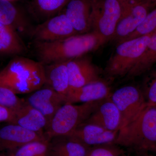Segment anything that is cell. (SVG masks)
<instances>
[{"mask_svg": "<svg viewBox=\"0 0 156 156\" xmlns=\"http://www.w3.org/2000/svg\"><path fill=\"white\" fill-rule=\"evenodd\" d=\"M32 93L25 101L45 117L48 126L56 112L66 104V98L46 85Z\"/></svg>", "mask_w": 156, "mask_h": 156, "instance_id": "obj_11", "label": "cell"}, {"mask_svg": "<svg viewBox=\"0 0 156 156\" xmlns=\"http://www.w3.org/2000/svg\"><path fill=\"white\" fill-rule=\"evenodd\" d=\"M115 144L140 156L156 154V105L147 107L134 121L121 128Z\"/></svg>", "mask_w": 156, "mask_h": 156, "instance_id": "obj_2", "label": "cell"}, {"mask_svg": "<svg viewBox=\"0 0 156 156\" xmlns=\"http://www.w3.org/2000/svg\"><path fill=\"white\" fill-rule=\"evenodd\" d=\"M154 5L144 0H126L122 15L111 41L117 44L134 32Z\"/></svg>", "mask_w": 156, "mask_h": 156, "instance_id": "obj_8", "label": "cell"}, {"mask_svg": "<svg viewBox=\"0 0 156 156\" xmlns=\"http://www.w3.org/2000/svg\"><path fill=\"white\" fill-rule=\"evenodd\" d=\"M69 0H30L29 9L31 14L42 21L57 15Z\"/></svg>", "mask_w": 156, "mask_h": 156, "instance_id": "obj_22", "label": "cell"}, {"mask_svg": "<svg viewBox=\"0 0 156 156\" xmlns=\"http://www.w3.org/2000/svg\"><path fill=\"white\" fill-rule=\"evenodd\" d=\"M0 156H2V155H0Z\"/></svg>", "mask_w": 156, "mask_h": 156, "instance_id": "obj_34", "label": "cell"}, {"mask_svg": "<svg viewBox=\"0 0 156 156\" xmlns=\"http://www.w3.org/2000/svg\"><path fill=\"white\" fill-rule=\"evenodd\" d=\"M27 52L22 38L12 29L0 22V56L20 55Z\"/></svg>", "mask_w": 156, "mask_h": 156, "instance_id": "obj_21", "label": "cell"}, {"mask_svg": "<svg viewBox=\"0 0 156 156\" xmlns=\"http://www.w3.org/2000/svg\"><path fill=\"white\" fill-rule=\"evenodd\" d=\"M144 1L149 2L152 3V4H156V0H144Z\"/></svg>", "mask_w": 156, "mask_h": 156, "instance_id": "obj_30", "label": "cell"}, {"mask_svg": "<svg viewBox=\"0 0 156 156\" xmlns=\"http://www.w3.org/2000/svg\"><path fill=\"white\" fill-rule=\"evenodd\" d=\"M143 82L141 91L147 106L156 105V64L148 71Z\"/></svg>", "mask_w": 156, "mask_h": 156, "instance_id": "obj_25", "label": "cell"}, {"mask_svg": "<svg viewBox=\"0 0 156 156\" xmlns=\"http://www.w3.org/2000/svg\"><path fill=\"white\" fill-rule=\"evenodd\" d=\"M126 152L116 144H105L91 147L86 156H122Z\"/></svg>", "mask_w": 156, "mask_h": 156, "instance_id": "obj_27", "label": "cell"}, {"mask_svg": "<svg viewBox=\"0 0 156 156\" xmlns=\"http://www.w3.org/2000/svg\"><path fill=\"white\" fill-rule=\"evenodd\" d=\"M7 1H11V2H13V1H15V0H7Z\"/></svg>", "mask_w": 156, "mask_h": 156, "instance_id": "obj_33", "label": "cell"}, {"mask_svg": "<svg viewBox=\"0 0 156 156\" xmlns=\"http://www.w3.org/2000/svg\"><path fill=\"white\" fill-rule=\"evenodd\" d=\"M84 122L97 125L110 131H119L122 126V119L119 111L110 96L104 99Z\"/></svg>", "mask_w": 156, "mask_h": 156, "instance_id": "obj_17", "label": "cell"}, {"mask_svg": "<svg viewBox=\"0 0 156 156\" xmlns=\"http://www.w3.org/2000/svg\"><path fill=\"white\" fill-rule=\"evenodd\" d=\"M112 93L108 81L102 80L76 89H70L66 103H83L102 100L109 97Z\"/></svg>", "mask_w": 156, "mask_h": 156, "instance_id": "obj_14", "label": "cell"}, {"mask_svg": "<svg viewBox=\"0 0 156 156\" xmlns=\"http://www.w3.org/2000/svg\"><path fill=\"white\" fill-rule=\"evenodd\" d=\"M12 2L0 0V22L12 29L22 38L30 37L34 26L24 11Z\"/></svg>", "mask_w": 156, "mask_h": 156, "instance_id": "obj_12", "label": "cell"}, {"mask_svg": "<svg viewBox=\"0 0 156 156\" xmlns=\"http://www.w3.org/2000/svg\"><path fill=\"white\" fill-rule=\"evenodd\" d=\"M154 33L117 44L104 70L106 79L112 80L126 77L145 51Z\"/></svg>", "mask_w": 156, "mask_h": 156, "instance_id": "obj_4", "label": "cell"}, {"mask_svg": "<svg viewBox=\"0 0 156 156\" xmlns=\"http://www.w3.org/2000/svg\"><path fill=\"white\" fill-rule=\"evenodd\" d=\"M24 101V99L19 98L11 89L0 84V104L16 111L21 107Z\"/></svg>", "mask_w": 156, "mask_h": 156, "instance_id": "obj_28", "label": "cell"}, {"mask_svg": "<svg viewBox=\"0 0 156 156\" xmlns=\"http://www.w3.org/2000/svg\"><path fill=\"white\" fill-rule=\"evenodd\" d=\"M156 64V32L151 38L146 50L133 68L126 76L131 80L146 73Z\"/></svg>", "mask_w": 156, "mask_h": 156, "instance_id": "obj_23", "label": "cell"}, {"mask_svg": "<svg viewBox=\"0 0 156 156\" xmlns=\"http://www.w3.org/2000/svg\"><path fill=\"white\" fill-rule=\"evenodd\" d=\"M143 156H156L155 155L152 154H146L144 155Z\"/></svg>", "mask_w": 156, "mask_h": 156, "instance_id": "obj_31", "label": "cell"}, {"mask_svg": "<svg viewBox=\"0 0 156 156\" xmlns=\"http://www.w3.org/2000/svg\"><path fill=\"white\" fill-rule=\"evenodd\" d=\"M155 32H156V8L151 12H149L142 23L138 26L134 32L129 35L128 36L121 42L128 41V40L143 36L147 35L150 34L154 33Z\"/></svg>", "mask_w": 156, "mask_h": 156, "instance_id": "obj_26", "label": "cell"}, {"mask_svg": "<svg viewBox=\"0 0 156 156\" xmlns=\"http://www.w3.org/2000/svg\"><path fill=\"white\" fill-rule=\"evenodd\" d=\"M45 84L66 98L69 90L66 62L44 65Z\"/></svg>", "mask_w": 156, "mask_h": 156, "instance_id": "obj_19", "label": "cell"}, {"mask_svg": "<svg viewBox=\"0 0 156 156\" xmlns=\"http://www.w3.org/2000/svg\"><path fill=\"white\" fill-rule=\"evenodd\" d=\"M122 156H131L129 154H127V153H125V154H123Z\"/></svg>", "mask_w": 156, "mask_h": 156, "instance_id": "obj_32", "label": "cell"}, {"mask_svg": "<svg viewBox=\"0 0 156 156\" xmlns=\"http://www.w3.org/2000/svg\"><path fill=\"white\" fill-rule=\"evenodd\" d=\"M0 84L16 94L34 92L44 85V65L39 61L16 56L0 71Z\"/></svg>", "mask_w": 156, "mask_h": 156, "instance_id": "obj_3", "label": "cell"}, {"mask_svg": "<svg viewBox=\"0 0 156 156\" xmlns=\"http://www.w3.org/2000/svg\"><path fill=\"white\" fill-rule=\"evenodd\" d=\"M12 124H17L46 137L45 133L48 127L47 119L39 111L27 103L25 99L21 107L15 112Z\"/></svg>", "mask_w": 156, "mask_h": 156, "instance_id": "obj_18", "label": "cell"}, {"mask_svg": "<svg viewBox=\"0 0 156 156\" xmlns=\"http://www.w3.org/2000/svg\"><path fill=\"white\" fill-rule=\"evenodd\" d=\"M64 12L78 34L91 32L92 0H69Z\"/></svg>", "mask_w": 156, "mask_h": 156, "instance_id": "obj_15", "label": "cell"}, {"mask_svg": "<svg viewBox=\"0 0 156 156\" xmlns=\"http://www.w3.org/2000/svg\"><path fill=\"white\" fill-rule=\"evenodd\" d=\"M125 0H92L91 31L103 44L112 41L122 15Z\"/></svg>", "mask_w": 156, "mask_h": 156, "instance_id": "obj_6", "label": "cell"}, {"mask_svg": "<svg viewBox=\"0 0 156 156\" xmlns=\"http://www.w3.org/2000/svg\"><path fill=\"white\" fill-rule=\"evenodd\" d=\"M119 131H110L97 125L84 122L70 135L91 147L105 144L115 143Z\"/></svg>", "mask_w": 156, "mask_h": 156, "instance_id": "obj_16", "label": "cell"}, {"mask_svg": "<svg viewBox=\"0 0 156 156\" xmlns=\"http://www.w3.org/2000/svg\"><path fill=\"white\" fill-rule=\"evenodd\" d=\"M15 112L0 104V122L12 124Z\"/></svg>", "mask_w": 156, "mask_h": 156, "instance_id": "obj_29", "label": "cell"}, {"mask_svg": "<svg viewBox=\"0 0 156 156\" xmlns=\"http://www.w3.org/2000/svg\"><path fill=\"white\" fill-rule=\"evenodd\" d=\"M113 102L119 111L121 128L136 119L147 107L141 89L134 85H127L112 92Z\"/></svg>", "mask_w": 156, "mask_h": 156, "instance_id": "obj_7", "label": "cell"}, {"mask_svg": "<svg viewBox=\"0 0 156 156\" xmlns=\"http://www.w3.org/2000/svg\"><path fill=\"white\" fill-rule=\"evenodd\" d=\"M44 136L14 124L0 128V151L14 150L29 143L44 140Z\"/></svg>", "mask_w": 156, "mask_h": 156, "instance_id": "obj_13", "label": "cell"}, {"mask_svg": "<svg viewBox=\"0 0 156 156\" xmlns=\"http://www.w3.org/2000/svg\"><path fill=\"white\" fill-rule=\"evenodd\" d=\"M104 44L93 32L79 34L53 42H34L35 52L43 65L67 62L86 55Z\"/></svg>", "mask_w": 156, "mask_h": 156, "instance_id": "obj_1", "label": "cell"}, {"mask_svg": "<svg viewBox=\"0 0 156 156\" xmlns=\"http://www.w3.org/2000/svg\"><path fill=\"white\" fill-rule=\"evenodd\" d=\"M69 89L103 80L101 72L90 58L84 56L66 62Z\"/></svg>", "mask_w": 156, "mask_h": 156, "instance_id": "obj_10", "label": "cell"}, {"mask_svg": "<svg viewBox=\"0 0 156 156\" xmlns=\"http://www.w3.org/2000/svg\"><path fill=\"white\" fill-rule=\"evenodd\" d=\"M90 147L71 135L56 136L49 140L48 156H86Z\"/></svg>", "mask_w": 156, "mask_h": 156, "instance_id": "obj_20", "label": "cell"}, {"mask_svg": "<svg viewBox=\"0 0 156 156\" xmlns=\"http://www.w3.org/2000/svg\"><path fill=\"white\" fill-rule=\"evenodd\" d=\"M76 34H79L63 13L34 26L30 38L34 42H53Z\"/></svg>", "mask_w": 156, "mask_h": 156, "instance_id": "obj_9", "label": "cell"}, {"mask_svg": "<svg viewBox=\"0 0 156 156\" xmlns=\"http://www.w3.org/2000/svg\"><path fill=\"white\" fill-rule=\"evenodd\" d=\"M49 140H37L17 148L9 156H48Z\"/></svg>", "mask_w": 156, "mask_h": 156, "instance_id": "obj_24", "label": "cell"}, {"mask_svg": "<svg viewBox=\"0 0 156 156\" xmlns=\"http://www.w3.org/2000/svg\"><path fill=\"white\" fill-rule=\"evenodd\" d=\"M104 99L79 105L65 104L50 122L45 132V137L50 140L56 136L71 135L80 125L89 119Z\"/></svg>", "mask_w": 156, "mask_h": 156, "instance_id": "obj_5", "label": "cell"}]
</instances>
